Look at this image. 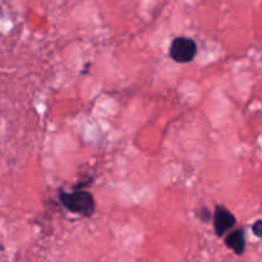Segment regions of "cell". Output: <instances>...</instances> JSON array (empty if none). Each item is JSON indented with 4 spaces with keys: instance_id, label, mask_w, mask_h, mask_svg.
<instances>
[{
    "instance_id": "cell-1",
    "label": "cell",
    "mask_w": 262,
    "mask_h": 262,
    "mask_svg": "<svg viewBox=\"0 0 262 262\" xmlns=\"http://www.w3.org/2000/svg\"><path fill=\"white\" fill-rule=\"evenodd\" d=\"M59 199H60V202L68 211L82 215L84 217L92 216L95 209H96L94 196L89 191H84V189H76L71 193L60 192Z\"/></svg>"
},
{
    "instance_id": "cell-2",
    "label": "cell",
    "mask_w": 262,
    "mask_h": 262,
    "mask_svg": "<svg viewBox=\"0 0 262 262\" xmlns=\"http://www.w3.org/2000/svg\"><path fill=\"white\" fill-rule=\"evenodd\" d=\"M197 43L193 38L179 36L176 37L169 48V55L174 61L181 64L191 63L197 55Z\"/></svg>"
},
{
    "instance_id": "cell-3",
    "label": "cell",
    "mask_w": 262,
    "mask_h": 262,
    "mask_svg": "<svg viewBox=\"0 0 262 262\" xmlns=\"http://www.w3.org/2000/svg\"><path fill=\"white\" fill-rule=\"evenodd\" d=\"M237 219L227 207L217 205L214 211V229L217 237H223L235 227Z\"/></svg>"
},
{
    "instance_id": "cell-4",
    "label": "cell",
    "mask_w": 262,
    "mask_h": 262,
    "mask_svg": "<svg viewBox=\"0 0 262 262\" xmlns=\"http://www.w3.org/2000/svg\"><path fill=\"white\" fill-rule=\"evenodd\" d=\"M225 245L229 250H232L235 255H243L246 248V238L245 232L242 229H235L230 232L225 238Z\"/></svg>"
},
{
    "instance_id": "cell-5",
    "label": "cell",
    "mask_w": 262,
    "mask_h": 262,
    "mask_svg": "<svg viewBox=\"0 0 262 262\" xmlns=\"http://www.w3.org/2000/svg\"><path fill=\"white\" fill-rule=\"evenodd\" d=\"M200 212H201V214H200V219H201L202 222H210V219H211V212H210V210L207 209V207H202Z\"/></svg>"
},
{
    "instance_id": "cell-6",
    "label": "cell",
    "mask_w": 262,
    "mask_h": 262,
    "mask_svg": "<svg viewBox=\"0 0 262 262\" xmlns=\"http://www.w3.org/2000/svg\"><path fill=\"white\" fill-rule=\"evenodd\" d=\"M261 225H262V222L260 219H258L257 222L252 225V232L256 237H261Z\"/></svg>"
}]
</instances>
